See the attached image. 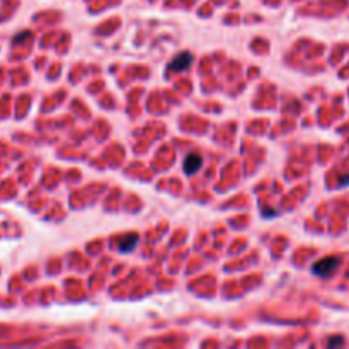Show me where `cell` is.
Segmentation results:
<instances>
[{"label":"cell","mask_w":349,"mask_h":349,"mask_svg":"<svg viewBox=\"0 0 349 349\" xmlns=\"http://www.w3.org/2000/svg\"><path fill=\"white\" fill-rule=\"evenodd\" d=\"M136 242H138V235L136 233H131V235H128L125 239V242L120 244V249L123 252H131L133 249L136 247Z\"/></svg>","instance_id":"obj_4"},{"label":"cell","mask_w":349,"mask_h":349,"mask_svg":"<svg viewBox=\"0 0 349 349\" xmlns=\"http://www.w3.org/2000/svg\"><path fill=\"white\" fill-rule=\"evenodd\" d=\"M191 61H193V56L189 55V53H181V55H177L174 60L171 61V70H175V72H184L187 70V68L191 67Z\"/></svg>","instance_id":"obj_2"},{"label":"cell","mask_w":349,"mask_h":349,"mask_svg":"<svg viewBox=\"0 0 349 349\" xmlns=\"http://www.w3.org/2000/svg\"><path fill=\"white\" fill-rule=\"evenodd\" d=\"M339 258H336V256H329V258H324L320 261H317L315 264H313L312 271L315 276H319V278H327V276H331L334 271L339 267Z\"/></svg>","instance_id":"obj_1"},{"label":"cell","mask_w":349,"mask_h":349,"mask_svg":"<svg viewBox=\"0 0 349 349\" xmlns=\"http://www.w3.org/2000/svg\"><path fill=\"white\" fill-rule=\"evenodd\" d=\"M348 184H349V174H348V175H343V177L339 179V186H341V187L348 186Z\"/></svg>","instance_id":"obj_6"},{"label":"cell","mask_w":349,"mask_h":349,"mask_svg":"<svg viewBox=\"0 0 349 349\" xmlns=\"http://www.w3.org/2000/svg\"><path fill=\"white\" fill-rule=\"evenodd\" d=\"M343 343H344L343 337L337 336V337H332V339H329V341H327V346H329V348H334V346H341V344H343Z\"/></svg>","instance_id":"obj_5"},{"label":"cell","mask_w":349,"mask_h":349,"mask_svg":"<svg viewBox=\"0 0 349 349\" xmlns=\"http://www.w3.org/2000/svg\"><path fill=\"white\" fill-rule=\"evenodd\" d=\"M203 166V160L198 153H189V155L184 159V172L186 174H194V172L199 171V167Z\"/></svg>","instance_id":"obj_3"}]
</instances>
